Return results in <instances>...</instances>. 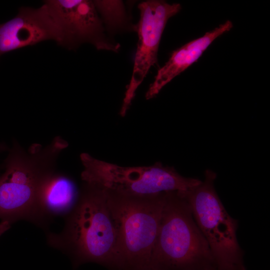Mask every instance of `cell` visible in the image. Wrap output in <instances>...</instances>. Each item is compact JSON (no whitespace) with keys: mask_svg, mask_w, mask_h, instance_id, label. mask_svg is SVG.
I'll use <instances>...</instances> for the list:
<instances>
[{"mask_svg":"<svg viewBox=\"0 0 270 270\" xmlns=\"http://www.w3.org/2000/svg\"><path fill=\"white\" fill-rule=\"evenodd\" d=\"M102 190L116 230L118 270H149L167 192L136 197Z\"/></svg>","mask_w":270,"mask_h":270,"instance_id":"obj_4","label":"cell"},{"mask_svg":"<svg viewBox=\"0 0 270 270\" xmlns=\"http://www.w3.org/2000/svg\"><path fill=\"white\" fill-rule=\"evenodd\" d=\"M216 174L207 170L198 185L179 191L190 206L207 241L218 270H246L237 238L238 221L227 212L214 186Z\"/></svg>","mask_w":270,"mask_h":270,"instance_id":"obj_6","label":"cell"},{"mask_svg":"<svg viewBox=\"0 0 270 270\" xmlns=\"http://www.w3.org/2000/svg\"><path fill=\"white\" fill-rule=\"evenodd\" d=\"M11 226V224L7 221H1L0 222V237Z\"/></svg>","mask_w":270,"mask_h":270,"instance_id":"obj_13","label":"cell"},{"mask_svg":"<svg viewBox=\"0 0 270 270\" xmlns=\"http://www.w3.org/2000/svg\"><path fill=\"white\" fill-rule=\"evenodd\" d=\"M81 178L103 190L136 197H146L173 191H184L202 180L184 177L174 167L157 162L150 166H122L82 153Z\"/></svg>","mask_w":270,"mask_h":270,"instance_id":"obj_5","label":"cell"},{"mask_svg":"<svg viewBox=\"0 0 270 270\" xmlns=\"http://www.w3.org/2000/svg\"><path fill=\"white\" fill-rule=\"evenodd\" d=\"M46 40L58 44L60 34L44 4L38 8L21 7L14 18L0 24V56Z\"/></svg>","mask_w":270,"mask_h":270,"instance_id":"obj_9","label":"cell"},{"mask_svg":"<svg viewBox=\"0 0 270 270\" xmlns=\"http://www.w3.org/2000/svg\"><path fill=\"white\" fill-rule=\"evenodd\" d=\"M149 270H218L190 206L179 192L166 194Z\"/></svg>","mask_w":270,"mask_h":270,"instance_id":"obj_3","label":"cell"},{"mask_svg":"<svg viewBox=\"0 0 270 270\" xmlns=\"http://www.w3.org/2000/svg\"><path fill=\"white\" fill-rule=\"evenodd\" d=\"M68 146L59 136L44 147L32 144L27 150L16 144L12 148L0 174V220L11 224L20 220L35 224L40 188L54 172V164Z\"/></svg>","mask_w":270,"mask_h":270,"instance_id":"obj_2","label":"cell"},{"mask_svg":"<svg viewBox=\"0 0 270 270\" xmlns=\"http://www.w3.org/2000/svg\"><path fill=\"white\" fill-rule=\"evenodd\" d=\"M232 26V22L228 20L173 51L168 62L158 70L146 94V99L155 96L166 84L196 62L216 39Z\"/></svg>","mask_w":270,"mask_h":270,"instance_id":"obj_10","label":"cell"},{"mask_svg":"<svg viewBox=\"0 0 270 270\" xmlns=\"http://www.w3.org/2000/svg\"><path fill=\"white\" fill-rule=\"evenodd\" d=\"M80 194L69 178L54 172L50 174L39 190L35 224L44 226L54 217L67 216L75 207Z\"/></svg>","mask_w":270,"mask_h":270,"instance_id":"obj_11","label":"cell"},{"mask_svg":"<svg viewBox=\"0 0 270 270\" xmlns=\"http://www.w3.org/2000/svg\"><path fill=\"white\" fill-rule=\"evenodd\" d=\"M58 233L48 232L47 243L70 258L76 268L89 262L118 270L116 230L104 192L84 183L78 201Z\"/></svg>","mask_w":270,"mask_h":270,"instance_id":"obj_1","label":"cell"},{"mask_svg":"<svg viewBox=\"0 0 270 270\" xmlns=\"http://www.w3.org/2000/svg\"><path fill=\"white\" fill-rule=\"evenodd\" d=\"M140 18L136 30L138 44L133 72L122 106L120 115L125 116L134 96L136 91L152 66L157 62L158 52L162 36L168 20L181 10L178 3L150 0L138 5Z\"/></svg>","mask_w":270,"mask_h":270,"instance_id":"obj_8","label":"cell"},{"mask_svg":"<svg viewBox=\"0 0 270 270\" xmlns=\"http://www.w3.org/2000/svg\"><path fill=\"white\" fill-rule=\"evenodd\" d=\"M96 8L106 27L112 32L124 28L126 14L123 3L118 0H94Z\"/></svg>","mask_w":270,"mask_h":270,"instance_id":"obj_12","label":"cell"},{"mask_svg":"<svg viewBox=\"0 0 270 270\" xmlns=\"http://www.w3.org/2000/svg\"><path fill=\"white\" fill-rule=\"evenodd\" d=\"M44 4L60 30L59 46L74 50L88 43L99 50H118L119 44L106 38L94 0H46Z\"/></svg>","mask_w":270,"mask_h":270,"instance_id":"obj_7","label":"cell"}]
</instances>
